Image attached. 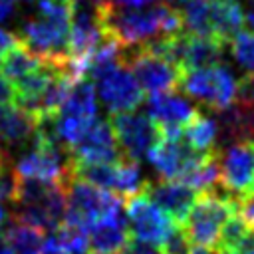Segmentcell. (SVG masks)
Returning a JSON list of instances; mask_svg holds the SVG:
<instances>
[{
    "label": "cell",
    "instance_id": "6da1fadb",
    "mask_svg": "<svg viewBox=\"0 0 254 254\" xmlns=\"http://www.w3.org/2000/svg\"><path fill=\"white\" fill-rule=\"evenodd\" d=\"M99 22L111 40L121 48L143 46L163 36L183 34V18L179 8L167 4H155L147 8H125L113 0L97 4Z\"/></svg>",
    "mask_w": 254,
    "mask_h": 254
},
{
    "label": "cell",
    "instance_id": "7a4b0ae2",
    "mask_svg": "<svg viewBox=\"0 0 254 254\" xmlns=\"http://www.w3.org/2000/svg\"><path fill=\"white\" fill-rule=\"evenodd\" d=\"M179 12L187 34L210 38L226 46L244 24L242 8L234 0H183Z\"/></svg>",
    "mask_w": 254,
    "mask_h": 254
},
{
    "label": "cell",
    "instance_id": "3957f363",
    "mask_svg": "<svg viewBox=\"0 0 254 254\" xmlns=\"http://www.w3.org/2000/svg\"><path fill=\"white\" fill-rule=\"evenodd\" d=\"M123 216V198L101 190L75 175L65 185V212L62 224L89 232L95 224Z\"/></svg>",
    "mask_w": 254,
    "mask_h": 254
},
{
    "label": "cell",
    "instance_id": "277c9868",
    "mask_svg": "<svg viewBox=\"0 0 254 254\" xmlns=\"http://www.w3.org/2000/svg\"><path fill=\"white\" fill-rule=\"evenodd\" d=\"M238 202L226 194L200 192L183 224V232L190 244V248H202L214 252L218 248L220 232L226 220L238 212Z\"/></svg>",
    "mask_w": 254,
    "mask_h": 254
},
{
    "label": "cell",
    "instance_id": "5b68a950",
    "mask_svg": "<svg viewBox=\"0 0 254 254\" xmlns=\"http://www.w3.org/2000/svg\"><path fill=\"white\" fill-rule=\"evenodd\" d=\"M14 173L20 179L42 181L65 189L73 177L65 149L48 133L36 129L32 137V147L18 159Z\"/></svg>",
    "mask_w": 254,
    "mask_h": 254
},
{
    "label": "cell",
    "instance_id": "8992f818",
    "mask_svg": "<svg viewBox=\"0 0 254 254\" xmlns=\"http://www.w3.org/2000/svg\"><path fill=\"white\" fill-rule=\"evenodd\" d=\"M69 16L38 14L36 18H30L22 24L18 40L26 44L36 56L48 62L65 64L69 42Z\"/></svg>",
    "mask_w": 254,
    "mask_h": 254
},
{
    "label": "cell",
    "instance_id": "52a82bcc",
    "mask_svg": "<svg viewBox=\"0 0 254 254\" xmlns=\"http://www.w3.org/2000/svg\"><path fill=\"white\" fill-rule=\"evenodd\" d=\"M218 185L238 204L250 198L254 187V141H236L216 149Z\"/></svg>",
    "mask_w": 254,
    "mask_h": 254
},
{
    "label": "cell",
    "instance_id": "ba28073f",
    "mask_svg": "<svg viewBox=\"0 0 254 254\" xmlns=\"http://www.w3.org/2000/svg\"><path fill=\"white\" fill-rule=\"evenodd\" d=\"M179 87L212 111H222L236 99V77L222 62L181 75Z\"/></svg>",
    "mask_w": 254,
    "mask_h": 254
},
{
    "label": "cell",
    "instance_id": "9c48e42d",
    "mask_svg": "<svg viewBox=\"0 0 254 254\" xmlns=\"http://www.w3.org/2000/svg\"><path fill=\"white\" fill-rule=\"evenodd\" d=\"M123 65L131 71L139 89L143 93H147L149 97L161 95V93H171L173 89L179 87L181 69L177 65L169 64L167 60L149 54L141 46L123 50Z\"/></svg>",
    "mask_w": 254,
    "mask_h": 254
},
{
    "label": "cell",
    "instance_id": "30bf717a",
    "mask_svg": "<svg viewBox=\"0 0 254 254\" xmlns=\"http://www.w3.org/2000/svg\"><path fill=\"white\" fill-rule=\"evenodd\" d=\"M129 238L155 248H163L167 238L179 228L145 192L125 200Z\"/></svg>",
    "mask_w": 254,
    "mask_h": 254
},
{
    "label": "cell",
    "instance_id": "8fae6325",
    "mask_svg": "<svg viewBox=\"0 0 254 254\" xmlns=\"http://www.w3.org/2000/svg\"><path fill=\"white\" fill-rule=\"evenodd\" d=\"M109 125L113 129L121 157L133 163L147 159L149 151L161 139L157 125L149 119L145 111H129V113L111 115Z\"/></svg>",
    "mask_w": 254,
    "mask_h": 254
},
{
    "label": "cell",
    "instance_id": "7c38bea8",
    "mask_svg": "<svg viewBox=\"0 0 254 254\" xmlns=\"http://www.w3.org/2000/svg\"><path fill=\"white\" fill-rule=\"evenodd\" d=\"M67 159L71 169L85 165H107L123 159L109 121L97 119L87 129V133L67 151Z\"/></svg>",
    "mask_w": 254,
    "mask_h": 254
},
{
    "label": "cell",
    "instance_id": "4fadbf2b",
    "mask_svg": "<svg viewBox=\"0 0 254 254\" xmlns=\"http://www.w3.org/2000/svg\"><path fill=\"white\" fill-rule=\"evenodd\" d=\"M93 85L97 97L111 115L135 111L143 101V91L123 64L103 73L99 79L93 81Z\"/></svg>",
    "mask_w": 254,
    "mask_h": 254
},
{
    "label": "cell",
    "instance_id": "5bb4252c",
    "mask_svg": "<svg viewBox=\"0 0 254 254\" xmlns=\"http://www.w3.org/2000/svg\"><path fill=\"white\" fill-rule=\"evenodd\" d=\"M149 119L157 125L161 137H181L183 129L190 123V119L198 113V109L185 97L171 93L151 95L147 99Z\"/></svg>",
    "mask_w": 254,
    "mask_h": 254
},
{
    "label": "cell",
    "instance_id": "9a60e30c",
    "mask_svg": "<svg viewBox=\"0 0 254 254\" xmlns=\"http://www.w3.org/2000/svg\"><path fill=\"white\" fill-rule=\"evenodd\" d=\"M202 155L194 153L181 137H161L155 147L149 151L147 159L153 169L159 173L161 181H181L187 171Z\"/></svg>",
    "mask_w": 254,
    "mask_h": 254
},
{
    "label": "cell",
    "instance_id": "2e32d148",
    "mask_svg": "<svg viewBox=\"0 0 254 254\" xmlns=\"http://www.w3.org/2000/svg\"><path fill=\"white\" fill-rule=\"evenodd\" d=\"M145 194L181 228L198 196L196 190H192L189 185L181 181H159V183L149 181Z\"/></svg>",
    "mask_w": 254,
    "mask_h": 254
},
{
    "label": "cell",
    "instance_id": "e0dca14e",
    "mask_svg": "<svg viewBox=\"0 0 254 254\" xmlns=\"http://www.w3.org/2000/svg\"><path fill=\"white\" fill-rule=\"evenodd\" d=\"M224 50H226V44H222V42L183 32L177 36L175 64L183 75V73L192 71V69H202V67L220 64Z\"/></svg>",
    "mask_w": 254,
    "mask_h": 254
},
{
    "label": "cell",
    "instance_id": "ac0fdd59",
    "mask_svg": "<svg viewBox=\"0 0 254 254\" xmlns=\"http://www.w3.org/2000/svg\"><path fill=\"white\" fill-rule=\"evenodd\" d=\"M46 62L48 60L36 56L26 44H22L18 40L12 48H8L2 54V58H0V75L12 85V83L20 81L22 77H26V75L38 71L40 67H44Z\"/></svg>",
    "mask_w": 254,
    "mask_h": 254
},
{
    "label": "cell",
    "instance_id": "d6986e66",
    "mask_svg": "<svg viewBox=\"0 0 254 254\" xmlns=\"http://www.w3.org/2000/svg\"><path fill=\"white\" fill-rule=\"evenodd\" d=\"M87 234H89V248L93 250V254H119L131 240L125 216L99 222Z\"/></svg>",
    "mask_w": 254,
    "mask_h": 254
},
{
    "label": "cell",
    "instance_id": "ffe728a7",
    "mask_svg": "<svg viewBox=\"0 0 254 254\" xmlns=\"http://www.w3.org/2000/svg\"><path fill=\"white\" fill-rule=\"evenodd\" d=\"M36 117L16 105L0 107V137L10 145H20L34 137Z\"/></svg>",
    "mask_w": 254,
    "mask_h": 254
},
{
    "label": "cell",
    "instance_id": "44dd1931",
    "mask_svg": "<svg viewBox=\"0 0 254 254\" xmlns=\"http://www.w3.org/2000/svg\"><path fill=\"white\" fill-rule=\"evenodd\" d=\"M218 123L204 115V113H196L190 123L183 129V141L198 155H208V153H214L218 147H216V141H218Z\"/></svg>",
    "mask_w": 254,
    "mask_h": 254
},
{
    "label": "cell",
    "instance_id": "7402d4cb",
    "mask_svg": "<svg viewBox=\"0 0 254 254\" xmlns=\"http://www.w3.org/2000/svg\"><path fill=\"white\" fill-rule=\"evenodd\" d=\"M4 242L12 248L14 254H44L46 248V234L44 230L20 222L14 216L4 230Z\"/></svg>",
    "mask_w": 254,
    "mask_h": 254
},
{
    "label": "cell",
    "instance_id": "603a6c76",
    "mask_svg": "<svg viewBox=\"0 0 254 254\" xmlns=\"http://www.w3.org/2000/svg\"><path fill=\"white\" fill-rule=\"evenodd\" d=\"M230 52L234 62L246 69L248 73H254V34L240 30L232 40H230Z\"/></svg>",
    "mask_w": 254,
    "mask_h": 254
},
{
    "label": "cell",
    "instance_id": "cb8c5ba5",
    "mask_svg": "<svg viewBox=\"0 0 254 254\" xmlns=\"http://www.w3.org/2000/svg\"><path fill=\"white\" fill-rule=\"evenodd\" d=\"M236 99L244 107H254V73H244L236 81Z\"/></svg>",
    "mask_w": 254,
    "mask_h": 254
},
{
    "label": "cell",
    "instance_id": "d4e9b609",
    "mask_svg": "<svg viewBox=\"0 0 254 254\" xmlns=\"http://www.w3.org/2000/svg\"><path fill=\"white\" fill-rule=\"evenodd\" d=\"M119 254H163V252H161L159 248H155V246H149V244H143V242L129 240V244H127Z\"/></svg>",
    "mask_w": 254,
    "mask_h": 254
},
{
    "label": "cell",
    "instance_id": "484cf974",
    "mask_svg": "<svg viewBox=\"0 0 254 254\" xmlns=\"http://www.w3.org/2000/svg\"><path fill=\"white\" fill-rule=\"evenodd\" d=\"M238 214H240V218H242L250 228H254V198H248V200L240 202Z\"/></svg>",
    "mask_w": 254,
    "mask_h": 254
},
{
    "label": "cell",
    "instance_id": "4316f807",
    "mask_svg": "<svg viewBox=\"0 0 254 254\" xmlns=\"http://www.w3.org/2000/svg\"><path fill=\"white\" fill-rule=\"evenodd\" d=\"M2 105H14V87L0 75V107Z\"/></svg>",
    "mask_w": 254,
    "mask_h": 254
},
{
    "label": "cell",
    "instance_id": "83f0119b",
    "mask_svg": "<svg viewBox=\"0 0 254 254\" xmlns=\"http://www.w3.org/2000/svg\"><path fill=\"white\" fill-rule=\"evenodd\" d=\"M117 6H125V8H143L145 4L153 2V0H113Z\"/></svg>",
    "mask_w": 254,
    "mask_h": 254
},
{
    "label": "cell",
    "instance_id": "f1b7e54d",
    "mask_svg": "<svg viewBox=\"0 0 254 254\" xmlns=\"http://www.w3.org/2000/svg\"><path fill=\"white\" fill-rule=\"evenodd\" d=\"M12 12H14V6L10 2H6V0H0V22L6 20Z\"/></svg>",
    "mask_w": 254,
    "mask_h": 254
},
{
    "label": "cell",
    "instance_id": "f546056e",
    "mask_svg": "<svg viewBox=\"0 0 254 254\" xmlns=\"http://www.w3.org/2000/svg\"><path fill=\"white\" fill-rule=\"evenodd\" d=\"M246 22H248V26H250V30H252V34H254V2H252V6H250L248 12H246Z\"/></svg>",
    "mask_w": 254,
    "mask_h": 254
},
{
    "label": "cell",
    "instance_id": "4dcf8cb0",
    "mask_svg": "<svg viewBox=\"0 0 254 254\" xmlns=\"http://www.w3.org/2000/svg\"><path fill=\"white\" fill-rule=\"evenodd\" d=\"M238 254H254V240H250V242H248V244H246Z\"/></svg>",
    "mask_w": 254,
    "mask_h": 254
},
{
    "label": "cell",
    "instance_id": "1f68e13d",
    "mask_svg": "<svg viewBox=\"0 0 254 254\" xmlns=\"http://www.w3.org/2000/svg\"><path fill=\"white\" fill-rule=\"evenodd\" d=\"M0 254H14V252H12V248L4 242V238H0Z\"/></svg>",
    "mask_w": 254,
    "mask_h": 254
},
{
    "label": "cell",
    "instance_id": "d6a6232c",
    "mask_svg": "<svg viewBox=\"0 0 254 254\" xmlns=\"http://www.w3.org/2000/svg\"><path fill=\"white\" fill-rule=\"evenodd\" d=\"M185 254H212V252L202 250V248H190V250H189V252H185Z\"/></svg>",
    "mask_w": 254,
    "mask_h": 254
},
{
    "label": "cell",
    "instance_id": "836d02e7",
    "mask_svg": "<svg viewBox=\"0 0 254 254\" xmlns=\"http://www.w3.org/2000/svg\"><path fill=\"white\" fill-rule=\"evenodd\" d=\"M214 254H236V252H232V250H224V248H216Z\"/></svg>",
    "mask_w": 254,
    "mask_h": 254
},
{
    "label": "cell",
    "instance_id": "e575fe53",
    "mask_svg": "<svg viewBox=\"0 0 254 254\" xmlns=\"http://www.w3.org/2000/svg\"><path fill=\"white\" fill-rule=\"evenodd\" d=\"M4 161H8V159H6V153L0 149V163H4Z\"/></svg>",
    "mask_w": 254,
    "mask_h": 254
},
{
    "label": "cell",
    "instance_id": "d590c367",
    "mask_svg": "<svg viewBox=\"0 0 254 254\" xmlns=\"http://www.w3.org/2000/svg\"><path fill=\"white\" fill-rule=\"evenodd\" d=\"M44 254H62V252H56V250H50V248H44Z\"/></svg>",
    "mask_w": 254,
    "mask_h": 254
},
{
    "label": "cell",
    "instance_id": "8d00e7d4",
    "mask_svg": "<svg viewBox=\"0 0 254 254\" xmlns=\"http://www.w3.org/2000/svg\"><path fill=\"white\" fill-rule=\"evenodd\" d=\"M6 2H10V4H14V2H32V0H6Z\"/></svg>",
    "mask_w": 254,
    "mask_h": 254
},
{
    "label": "cell",
    "instance_id": "74e56055",
    "mask_svg": "<svg viewBox=\"0 0 254 254\" xmlns=\"http://www.w3.org/2000/svg\"><path fill=\"white\" fill-rule=\"evenodd\" d=\"M250 198H254V187H252V192H250Z\"/></svg>",
    "mask_w": 254,
    "mask_h": 254
},
{
    "label": "cell",
    "instance_id": "f35d334b",
    "mask_svg": "<svg viewBox=\"0 0 254 254\" xmlns=\"http://www.w3.org/2000/svg\"><path fill=\"white\" fill-rule=\"evenodd\" d=\"M250 232H252V240H254V228H250Z\"/></svg>",
    "mask_w": 254,
    "mask_h": 254
}]
</instances>
